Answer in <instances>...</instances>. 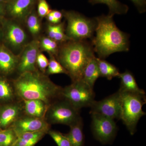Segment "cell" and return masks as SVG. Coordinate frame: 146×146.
I'll use <instances>...</instances> for the list:
<instances>
[{"label":"cell","mask_w":146,"mask_h":146,"mask_svg":"<svg viewBox=\"0 0 146 146\" xmlns=\"http://www.w3.org/2000/svg\"></svg>","instance_id":"cell-36"},{"label":"cell","mask_w":146,"mask_h":146,"mask_svg":"<svg viewBox=\"0 0 146 146\" xmlns=\"http://www.w3.org/2000/svg\"><path fill=\"white\" fill-rule=\"evenodd\" d=\"M37 0H9L6 6V11L15 19L24 20L33 10Z\"/></svg>","instance_id":"cell-12"},{"label":"cell","mask_w":146,"mask_h":146,"mask_svg":"<svg viewBox=\"0 0 146 146\" xmlns=\"http://www.w3.org/2000/svg\"><path fill=\"white\" fill-rule=\"evenodd\" d=\"M50 12L52 14L54 18L55 19L57 24L60 23L63 17V15L62 12L58 10H51Z\"/></svg>","instance_id":"cell-33"},{"label":"cell","mask_w":146,"mask_h":146,"mask_svg":"<svg viewBox=\"0 0 146 146\" xmlns=\"http://www.w3.org/2000/svg\"><path fill=\"white\" fill-rule=\"evenodd\" d=\"M95 94L91 88L82 80L74 82L62 89L61 97L76 109L90 107L94 102Z\"/></svg>","instance_id":"cell-6"},{"label":"cell","mask_w":146,"mask_h":146,"mask_svg":"<svg viewBox=\"0 0 146 146\" xmlns=\"http://www.w3.org/2000/svg\"><path fill=\"white\" fill-rule=\"evenodd\" d=\"M6 13L5 5L3 3H0V17L4 16Z\"/></svg>","instance_id":"cell-34"},{"label":"cell","mask_w":146,"mask_h":146,"mask_svg":"<svg viewBox=\"0 0 146 146\" xmlns=\"http://www.w3.org/2000/svg\"><path fill=\"white\" fill-rule=\"evenodd\" d=\"M46 114L47 122L49 124L70 126L81 118L79 110L65 100L50 105Z\"/></svg>","instance_id":"cell-7"},{"label":"cell","mask_w":146,"mask_h":146,"mask_svg":"<svg viewBox=\"0 0 146 146\" xmlns=\"http://www.w3.org/2000/svg\"><path fill=\"white\" fill-rule=\"evenodd\" d=\"M95 18L96 36L91 43L99 58L104 59L114 53L129 50V35L118 28L112 16L103 14Z\"/></svg>","instance_id":"cell-1"},{"label":"cell","mask_w":146,"mask_h":146,"mask_svg":"<svg viewBox=\"0 0 146 146\" xmlns=\"http://www.w3.org/2000/svg\"><path fill=\"white\" fill-rule=\"evenodd\" d=\"M48 133L56 143L58 146H72L70 141L64 134L54 130H49Z\"/></svg>","instance_id":"cell-28"},{"label":"cell","mask_w":146,"mask_h":146,"mask_svg":"<svg viewBox=\"0 0 146 146\" xmlns=\"http://www.w3.org/2000/svg\"><path fill=\"white\" fill-rule=\"evenodd\" d=\"M67 20L66 35L70 40H86L93 38L97 26L95 18H90L74 11L63 10Z\"/></svg>","instance_id":"cell-5"},{"label":"cell","mask_w":146,"mask_h":146,"mask_svg":"<svg viewBox=\"0 0 146 146\" xmlns=\"http://www.w3.org/2000/svg\"><path fill=\"white\" fill-rule=\"evenodd\" d=\"M64 26L63 23L49 25L48 32L50 38L55 42L61 43H64L70 40L64 33Z\"/></svg>","instance_id":"cell-23"},{"label":"cell","mask_w":146,"mask_h":146,"mask_svg":"<svg viewBox=\"0 0 146 146\" xmlns=\"http://www.w3.org/2000/svg\"><path fill=\"white\" fill-rule=\"evenodd\" d=\"M91 115V128L95 138L102 144L110 143L115 138L117 129L115 120L98 114Z\"/></svg>","instance_id":"cell-8"},{"label":"cell","mask_w":146,"mask_h":146,"mask_svg":"<svg viewBox=\"0 0 146 146\" xmlns=\"http://www.w3.org/2000/svg\"><path fill=\"white\" fill-rule=\"evenodd\" d=\"M25 112L28 116L44 118L50 105L39 100H23Z\"/></svg>","instance_id":"cell-15"},{"label":"cell","mask_w":146,"mask_h":146,"mask_svg":"<svg viewBox=\"0 0 146 146\" xmlns=\"http://www.w3.org/2000/svg\"><path fill=\"white\" fill-rule=\"evenodd\" d=\"M16 58L4 48H0V71L9 74L14 70L17 65Z\"/></svg>","instance_id":"cell-19"},{"label":"cell","mask_w":146,"mask_h":146,"mask_svg":"<svg viewBox=\"0 0 146 146\" xmlns=\"http://www.w3.org/2000/svg\"><path fill=\"white\" fill-rule=\"evenodd\" d=\"M40 43L33 40L25 48L18 64V70L21 74L36 70L35 64Z\"/></svg>","instance_id":"cell-11"},{"label":"cell","mask_w":146,"mask_h":146,"mask_svg":"<svg viewBox=\"0 0 146 146\" xmlns=\"http://www.w3.org/2000/svg\"><path fill=\"white\" fill-rule=\"evenodd\" d=\"M13 86L16 94L23 100H41L48 105L53 100L61 97L62 89L36 70L21 74Z\"/></svg>","instance_id":"cell-2"},{"label":"cell","mask_w":146,"mask_h":146,"mask_svg":"<svg viewBox=\"0 0 146 146\" xmlns=\"http://www.w3.org/2000/svg\"><path fill=\"white\" fill-rule=\"evenodd\" d=\"M94 52L91 42L70 40L58 50V61L74 82L82 79L86 65L96 57Z\"/></svg>","instance_id":"cell-3"},{"label":"cell","mask_w":146,"mask_h":146,"mask_svg":"<svg viewBox=\"0 0 146 146\" xmlns=\"http://www.w3.org/2000/svg\"><path fill=\"white\" fill-rule=\"evenodd\" d=\"M9 1V0H0V3H3L5 2H6V3H7Z\"/></svg>","instance_id":"cell-35"},{"label":"cell","mask_w":146,"mask_h":146,"mask_svg":"<svg viewBox=\"0 0 146 146\" xmlns=\"http://www.w3.org/2000/svg\"><path fill=\"white\" fill-rule=\"evenodd\" d=\"M11 128L16 135L25 132L45 131L48 132L50 124L44 118H39L28 116L18 118L12 124Z\"/></svg>","instance_id":"cell-10"},{"label":"cell","mask_w":146,"mask_h":146,"mask_svg":"<svg viewBox=\"0 0 146 146\" xmlns=\"http://www.w3.org/2000/svg\"><path fill=\"white\" fill-rule=\"evenodd\" d=\"M97 63L99 70L100 77L106 78L111 80L115 77H118L120 73L115 65L107 62L104 59L96 58Z\"/></svg>","instance_id":"cell-22"},{"label":"cell","mask_w":146,"mask_h":146,"mask_svg":"<svg viewBox=\"0 0 146 146\" xmlns=\"http://www.w3.org/2000/svg\"><path fill=\"white\" fill-rule=\"evenodd\" d=\"M40 45L43 50L53 54L58 53V49L56 42L50 38H42Z\"/></svg>","instance_id":"cell-29"},{"label":"cell","mask_w":146,"mask_h":146,"mask_svg":"<svg viewBox=\"0 0 146 146\" xmlns=\"http://www.w3.org/2000/svg\"><path fill=\"white\" fill-rule=\"evenodd\" d=\"M48 74H68L67 71L58 61L56 60L53 56L51 57L49 62L47 69Z\"/></svg>","instance_id":"cell-27"},{"label":"cell","mask_w":146,"mask_h":146,"mask_svg":"<svg viewBox=\"0 0 146 146\" xmlns=\"http://www.w3.org/2000/svg\"><path fill=\"white\" fill-rule=\"evenodd\" d=\"M70 127V129L69 133L64 135L70 141L72 146H84L83 123L82 118Z\"/></svg>","instance_id":"cell-17"},{"label":"cell","mask_w":146,"mask_h":146,"mask_svg":"<svg viewBox=\"0 0 146 146\" xmlns=\"http://www.w3.org/2000/svg\"><path fill=\"white\" fill-rule=\"evenodd\" d=\"M36 63L40 70L44 71L48 68L49 61L46 57L42 53H38L36 59Z\"/></svg>","instance_id":"cell-31"},{"label":"cell","mask_w":146,"mask_h":146,"mask_svg":"<svg viewBox=\"0 0 146 146\" xmlns=\"http://www.w3.org/2000/svg\"><path fill=\"white\" fill-rule=\"evenodd\" d=\"M13 92L10 85L6 80H0V100L9 101L13 98Z\"/></svg>","instance_id":"cell-26"},{"label":"cell","mask_w":146,"mask_h":146,"mask_svg":"<svg viewBox=\"0 0 146 146\" xmlns=\"http://www.w3.org/2000/svg\"><path fill=\"white\" fill-rule=\"evenodd\" d=\"M121 102V93L119 90L102 100H94L90 106V113L98 114L114 120L120 119Z\"/></svg>","instance_id":"cell-9"},{"label":"cell","mask_w":146,"mask_h":146,"mask_svg":"<svg viewBox=\"0 0 146 146\" xmlns=\"http://www.w3.org/2000/svg\"><path fill=\"white\" fill-rule=\"evenodd\" d=\"M17 136L12 128L0 130V146H12Z\"/></svg>","instance_id":"cell-24"},{"label":"cell","mask_w":146,"mask_h":146,"mask_svg":"<svg viewBox=\"0 0 146 146\" xmlns=\"http://www.w3.org/2000/svg\"><path fill=\"white\" fill-rule=\"evenodd\" d=\"M27 18V25L30 32L33 35L38 34L41 29V26L35 11L33 10Z\"/></svg>","instance_id":"cell-25"},{"label":"cell","mask_w":146,"mask_h":146,"mask_svg":"<svg viewBox=\"0 0 146 146\" xmlns=\"http://www.w3.org/2000/svg\"><path fill=\"white\" fill-rule=\"evenodd\" d=\"M118 78L121 80V86L119 90L121 92L145 94V91L139 88L133 74L129 71L127 70L120 73Z\"/></svg>","instance_id":"cell-16"},{"label":"cell","mask_w":146,"mask_h":146,"mask_svg":"<svg viewBox=\"0 0 146 146\" xmlns=\"http://www.w3.org/2000/svg\"><path fill=\"white\" fill-rule=\"evenodd\" d=\"M89 2L93 5L97 4L106 5L109 9L108 15L112 17L115 14H126L129 9L127 5L118 0H89Z\"/></svg>","instance_id":"cell-20"},{"label":"cell","mask_w":146,"mask_h":146,"mask_svg":"<svg viewBox=\"0 0 146 146\" xmlns=\"http://www.w3.org/2000/svg\"><path fill=\"white\" fill-rule=\"evenodd\" d=\"M131 1L139 13H143L146 12V0H130Z\"/></svg>","instance_id":"cell-32"},{"label":"cell","mask_w":146,"mask_h":146,"mask_svg":"<svg viewBox=\"0 0 146 146\" xmlns=\"http://www.w3.org/2000/svg\"><path fill=\"white\" fill-rule=\"evenodd\" d=\"M21 107L17 104L6 106L0 110V127L7 128L15 122L21 114Z\"/></svg>","instance_id":"cell-14"},{"label":"cell","mask_w":146,"mask_h":146,"mask_svg":"<svg viewBox=\"0 0 146 146\" xmlns=\"http://www.w3.org/2000/svg\"><path fill=\"white\" fill-rule=\"evenodd\" d=\"M6 37L13 48L21 47L26 40V35L21 27L14 23H10L7 27Z\"/></svg>","instance_id":"cell-13"},{"label":"cell","mask_w":146,"mask_h":146,"mask_svg":"<svg viewBox=\"0 0 146 146\" xmlns=\"http://www.w3.org/2000/svg\"><path fill=\"white\" fill-rule=\"evenodd\" d=\"M48 133L45 131L25 132L17 136L12 146H34Z\"/></svg>","instance_id":"cell-18"},{"label":"cell","mask_w":146,"mask_h":146,"mask_svg":"<svg viewBox=\"0 0 146 146\" xmlns=\"http://www.w3.org/2000/svg\"><path fill=\"white\" fill-rule=\"evenodd\" d=\"M50 7L46 0H38L37 13L38 16L43 18L47 16L50 11Z\"/></svg>","instance_id":"cell-30"},{"label":"cell","mask_w":146,"mask_h":146,"mask_svg":"<svg viewBox=\"0 0 146 146\" xmlns=\"http://www.w3.org/2000/svg\"><path fill=\"white\" fill-rule=\"evenodd\" d=\"M96 57L92 58L86 65L82 79L90 87L94 88L97 80L100 77L99 70Z\"/></svg>","instance_id":"cell-21"},{"label":"cell","mask_w":146,"mask_h":146,"mask_svg":"<svg viewBox=\"0 0 146 146\" xmlns=\"http://www.w3.org/2000/svg\"><path fill=\"white\" fill-rule=\"evenodd\" d=\"M120 92L121 102L120 119L126 126L131 135H133L136 132L138 121L146 115L142 109L143 106L146 104L145 96Z\"/></svg>","instance_id":"cell-4"}]
</instances>
